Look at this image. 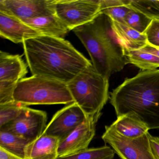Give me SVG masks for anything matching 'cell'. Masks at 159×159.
Instances as JSON below:
<instances>
[{"label": "cell", "mask_w": 159, "mask_h": 159, "mask_svg": "<svg viewBox=\"0 0 159 159\" xmlns=\"http://www.w3.org/2000/svg\"><path fill=\"white\" fill-rule=\"evenodd\" d=\"M23 45L32 75L68 83L92 64L65 39L40 35Z\"/></svg>", "instance_id": "6da1fadb"}, {"label": "cell", "mask_w": 159, "mask_h": 159, "mask_svg": "<svg viewBox=\"0 0 159 159\" xmlns=\"http://www.w3.org/2000/svg\"><path fill=\"white\" fill-rule=\"evenodd\" d=\"M117 117L130 113L149 130L159 129V70H142L125 80L110 93Z\"/></svg>", "instance_id": "7a4b0ae2"}, {"label": "cell", "mask_w": 159, "mask_h": 159, "mask_svg": "<svg viewBox=\"0 0 159 159\" xmlns=\"http://www.w3.org/2000/svg\"><path fill=\"white\" fill-rule=\"evenodd\" d=\"M90 55L95 69L109 79L128 64L125 48L112 28V20L100 14L93 22L73 30Z\"/></svg>", "instance_id": "3957f363"}, {"label": "cell", "mask_w": 159, "mask_h": 159, "mask_svg": "<svg viewBox=\"0 0 159 159\" xmlns=\"http://www.w3.org/2000/svg\"><path fill=\"white\" fill-rule=\"evenodd\" d=\"M67 84L74 102L87 117L101 113L110 98L109 80L98 73L92 64Z\"/></svg>", "instance_id": "277c9868"}, {"label": "cell", "mask_w": 159, "mask_h": 159, "mask_svg": "<svg viewBox=\"0 0 159 159\" xmlns=\"http://www.w3.org/2000/svg\"><path fill=\"white\" fill-rule=\"evenodd\" d=\"M14 100L30 105L68 104L74 102L66 83L41 76L24 78L16 85Z\"/></svg>", "instance_id": "5b68a950"}, {"label": "cell", "mask_w": 159, "mask_h": 159, "mask_svg": "<svg viewBox=\"0 0 159 159\" xmlns=\"http://www.w3.org/2000/svg\"><path fill=\"white\" fill-rule=\"evenodd\" d=\"M55 11L69 30H73L101 14L100 0H56Z\"/></svg>", "instance_id": "8992f818"}, {"label": "cell", "mask_w": 159, "mask_h": 159, "mask_svg": "<svg viewBox=\"0 0 159 159\" xmlns=\"http://www.w3.org/2000/svg\"><path fill=\"white\" fill-rule=\"evenodd\" d=\"M151 136L148 132L138 138H127L109 125L105 126L102 139L121 159H156L151 147Z\"/></svg>", "instance_id": "52a82bcc"}, {"label": "cell", "mask_w": 159, "mask_h": 159, "mask_svg": "<svg viewBox=\"0 0 159 159\" xmlns=\"http://www.w3.org/2000/svg\"><path fill=\"white\" fill-rule=\"evenodd\" d=\"M46 111L24 107L19 115L14 120L0 128L31 141L39 137L46 127Z\"/></svg>", "instance_id": "ba28073f"}, {"label": "cell", "mask_w": 159, "mask_h": 159, "mask_svg": "<svg viewBox=\"0 0 159 159\" xmlns=\"http://www.w3.org/2000/svg\"><path fill=\"white\" fill-rule=\"evenodd\" d=\"M87 117L77 103H70L53 115L42 134L55 137L61 141L70 134Z\"/></svg>", "instance_id": "9c48e42d"}, {"label": "cell", "mask_w": 159, "mask_h": 159, "mask_svg": "<svg viewBox=\"0 0 159 159\" xmlns=\"http://www.w3.org/2000/svg\"><path fill=\"white\" fill-rule=\"evenodd\" d=\"M56 0H0V11L20 20L56 15Z\"/></svg>", "instance_id": "30bf717a"}, {"label": "cell", "mask_w": 159, "mask_h": 159, "mask_svg": "<svg viewBox=\"0 0 159 159\" xmlns=\"http://www.w3.org/2000/svg\"><path fill=\"white\" fill-rule=\"evenodd\" d=\"M102 113L88 116L70 134L59 142L58 157L68 156L88 148L95 135L97 123Z\"/></svg>", "instance_id": "8fae6325"}, {"label": "cell", "mask_w": 159, "mask_h": 159, "mask_svg": "<svg viewBox=\"0 0 159 159\" xmlns=\"http://www.w3.org/2000/svg\"><path fill=\"white\" fill-rule=\"evenodd\" d=\"M40 34L22 20L0 11V36L14 43H23Z\"/></svg>", "instance_id": "7c38bea8"}, {"label": "cell", "mask_w": 159, "mask_h": 159, "mask_svg": "<svg viewBox=\"0 0 159 159\" xmlns=\"http://www.w3.org/2000/svg\"><path fill=\"white\" fill-rule=\"evenodd\" d=\"M22 56L0 51V82L17 84L28 73Z\"/></svg>", "instance_id": "4fadbf2b"}, {"label": "cell", "mask_w": 159, "mask_h": 159, "mask_svg": "<svg viewBox=\"0 0 159 159\" xmlns=\"http://www.w3.org/2000/svg\"><path fill=\"white\" fill-rule=\"evenodd\" d=\"M59 142L57 138L42 134L27 147L25 159H56Z\"/></svg>", "instance_id": "5bb4252c"}, {"label": "cell", "mask_w": 159, "mask_h": 159, "mask_svg": "<svg viewBox=\"0 0 159 159\" xmlns=\"http://www.w3.org/2000/svg\"><path fill=\"white\" fill-rule=\"evenodd\" d=\"M22 21L41 35L64 39L69 31L56 15L42 16Z\"/></svg>", "instance_id": "9a60e30c"}, {"label": "cell", "mask_w": 159, "mask_h": 159, "mask_svg": "<svg viewBox=\"0 0 159 159\" xmlns=\"http://www.w3.org/2000/svg\"><path fill=\"white\" fill-rule=\"evenodd\" d=\"M110 126L121 135L132 139L142 136L149 130L146 124L130 113L117 117Z\"/></svg>", "instance_id": "2e32d148"}, {"label": "cell", "mask_w": 159, "mask_h": 159, "mask_svg": "<svg viewBox=\"0 0 159 159\" xmlns=\"http://www.w3.org/2000/svg\"><path fill=\"white\" fill-rule=\"evenodd\" d=\"M112 28L125 49L129 50H140L148 44L147 37L124 24L112 21Z\"/></svg>", "instance_id": "e0dca14e"}, {"label": "cell", "mask_w": 159, "mask_h": 159, "mask_svg": "<svg viewBox=\"0 0 159 159\" xmlns=\"http://www.w3.org/2000/svg\"><path fill=\"white\" fill-rule=\"evenodd\" d=\"M125 54L128 64L134 65L143 70H153L159 67V57L142 50L125 49Z\"/></svg>", "instance_id": "ac0fdd59"}, {"label": "cell", "mask_w": 159, "mask_h": 159, "mask_svg": "<svg viewBox=\"0 0 159 159\" xmlns=\"http://www.w3.org/2000/svg\"><path fill=\"white\" fill-rule=\"evenodd\" d=\"M100 6L101 14L107 16L112 21L124 25L126 15L132 10L125 0H100Z\"/></svg>", "instance_id": "d6986e66"}, {"label": "cell", "mask_w": 159, "mask_h": 159, "mask_svg": "<svg viewBox=\"0 0 159 159\" xmlns=\"http://www.w3.org/2000/svg\"><path fill=\"white\" fill-rule=\"evenodd\" d=\"M30 141L9 132L0 130V147L25 159L27 147Z\"/></svg>", "instance_id": "ffe728a7"}, {"label": "cell", "mask_w": 159, "mask_h": 159, "mask_svg": "<svg viewBox=\"0 0 159 159\" xmlns=\"http://www.w3.org/2000/svg\"><path fill=\"white\" fill-rule=\"evenodd\" d=\"M115 153L112 148L105 145L88 148L71 155L57 157L56 159H113Z\"/></svg>", "instance_id": "44dd1931"}, {"label": "cell", "mask_w": 159, "mask_h": 159, "mask_svg": "<svg viewBox=\"0 0 159 159\" xmlns=\"http://www.w3.org/2000/svg\"><path fill=\"white\" fill-rule=\"evenodd\" d=\"M131 9L139 12L152 20L159 21V1L125 0Z\"/></svg>", "instance_id": "7402d4cb"}, {"label": "cell", "mask_w": 159, "mask_h": 159, "mask_svg": "<svg viewBox=\"0 0 159 159\" xmlns=\"http://www.w3.org/2000/svg\"><path fill=\"white\" fill-rule=\"evenodd\" d=\"M152 21V19L143 14L133 9L125 19L126 25L141 34L145 33Z\"/></svg>", "instance_id": "603a6c76"}, {"label": "cell", "mask_w": 159, "mask_h": 159, "mask_svg": "<svg viewBox=\"0 0 159 159\" xmlns=\"http://www.w3.org/2000/svg\"><path fill=\"white\" fill-rule=\"evenodd\" d=\"M26 106L14 101L0 105V128L16 118Z\"/></svg>", "instance_id": "cb8c5ba5"}, {"label": "cell", "mask_w": 159, "mask_h": 159, "mask_svg": "<svg viewBox=\"0 0 159 159\" xmlns=\"http://www.w3.org/2000/svg\"><path fill=\"white\" fill-rule=\"evenodd\" d=\"M144 34L147 37L148 44L159 48V21L152 20Z\"/></svg>", "instance_id": "d4e9b609"}, {"label": "cell", "mask_w": 159, "mask_h": 159, "mask_svg": "<svg viewBox=\"0 0 159 159\" xmlns=\"http://www.w3.org/2000/svg\"><path fill=\"white\" fill-rule=\"evenodd\" d=\"M17 84L0 82V105L14 101V92Z\"/></svg>", "instance_id": "484cf974"}, {"label": "cell", "mask_w": 159, "mask_h": 159, "mask_svg": "<svg viewBox=\"0 0 159 159\" xmlns=\"http://www.w3.org/2000/svg\"><path fill=\"white\" fill-rule=\"evenodd\" d=\"M151 147L155 159H159V137L151 136Z\"/></svg>", "instance_id": "4316f807"}, {"label": "cell", "mask_w": 159, "mask_h": 159, "mask_svg": "<svg viewBox=\"0 0 159 159\" xmlns=\"http://www.w3.org/2000/svg\"><path fill=\"white\" fill-rule=\"evenodd\" d=\"M0 159H24L0 147Z\"/></svg>", "instance_id": "83f0119b"}, {"label": "cell", "mask_w": 159, "mask_h": 159, "mask_svg": "<svg viewBox=\"0 0 159 159\" xmlns=\"http://www.w3.org/2000/svg\"><path fill=\"white\" fill-rule=\"evenodd\" d=\"M141 50L152 54L159 57V48H155L148 44L147 46L141 49Z\"/></svg>", "instance_id": "f1b7e54d"}]
</instances>
